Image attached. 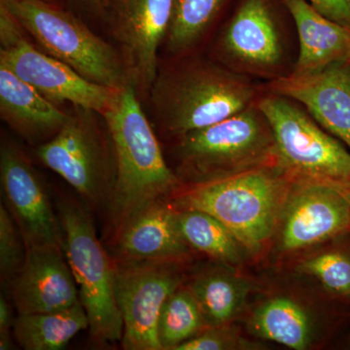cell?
Wrapping results in <instances>:
<instances>
[{"instance_id": "6da1fadb", "label": "cell", "mask_w": 350, "mask_h": 350, "mask_svg": "<svg viewBox=\"0 0 350 350\" xmlns=\"http://www.w3.org/2000/svg\"><path fill=\"white\" fill-rule=\"evenodd\" d=\"M101 116L111 138L116 179L107 213L113 238L135 216L180 186L163 158L155 133L140 107L133 82L120 88Z\"/></svg>"}, {"instance_id": "7a4b0ae2", "label": "cell", "mask_w": 350, "mask_h": 350, "mask_svg": "<svg viewBox=\"0 0 350 350\" xmlns=\"http://www.w3.org/2000/svg\"><path fill=\"white\" fill-rule=\"evenodd\" d=\"M295 179L275 163L194 182L170 198L174 209H197L220 221L250 253L258 252L278 229Z\"/></svg>"}, {"instance_id": "3957f363", "label": "cell", "mask_w": 350, "mask_h": 350, "mask_svg": "<svg viewBox=\"0 0 350 350\" xmlns=\"http://www.w3.org/2000/svg\"><path fill=\"white\" fill-rule=\"evenodd\" d=\"M151 93L163 130L180 137L243 111L255 94L243 78L209 64L157 75Z\"/></svg>"}, {"instance_id": "277c9868", "label": "cell", "mask_w": 350, "mask_h": 350, "mask_svg": "<svg viewBox=\"0 0 350 350\" xmlns=\"http://www.w3.org/2000/svg\"><path fill=\"white\" fill-rule=\"evenodd\" d=\"M57 211L92 340L100 347L121 342L124 326L115 297V261L96 237L90 207L66 197L59 200Z\"/></svg>"}, {"instance_id": "5b68a950", "label": "cell", "mask_w": 350, "mask_h": 350, "mask_svg": "<svg viewBox=\"0 0 350 350\" xmlns=\"http://www.w3.org/2000/svg\"><path fill=\"white\" fill-rule=\"evenodd\" d=\"M44 52L89 81L120 89L131 82L118 52L86 25L47 0H0Z\"/></svg>"}, {"instance_id": "8992f818", "label": "cell", "mask_w": 350, "mask_h": 350, "mask_svg": "<svg viewBox=\"0 0 350 350\" xmlns=\"http://www.w3.org/2000/svg\"><path fill=\"white\" fill-rule=\"evenodd\" d=\"M182 167L193 182L211 180L275 163L273 131L259 107L181 137Z\"/></svg>"}, {"instance_id": "52a82bcc", "label": "cell", "mask_w": 350, "mask_h": 350, "mask_svg": "<svg viewBox=\"0 0 350 350\" xmlns=\"http://www.w3.org/2000/svg\"><path fill=\"white\" fill-rule=\"evenodd\" d=\"M56 135L38 145L36 155L71 186L88 206L108 209L116 179L109 133L93 110L75 107Z\"/></svg>"}, {"instance_id": "ba28073f", "label": "cell", "mask_w": 350, "mask_h": 350, "mask_svg": "<svg viewBox=\"0 0 350 350\" xmlns=\"http://www.w3.org/2000/svg\"><path fill=\"white\" fill-rule=\"evenodd\" d=\"M268 120L275 165L295 180L350 183V153L285 96H269L257 105Z\"/></svg>"}, {"instance_id": "9c48e42d", "label": "cell", "mask_w": 350, "mask_h": 350, "mask_svg": "<svg viewBox=\"0 0 350 350\" xmlns=\"http://www.w3.org/2000/svg\"><path fill=\"white\" fill-rule=\"evenodd\" d=\"M24 32L12 16L0 7V66L55 105L66 101L100 115L109 109L118 89L89 81L68 64L36 49Z\"/></svg>"}, {"instance_id": "30bf717a", "label": "cell", "mask_w": 350, "mask_h": 350, "mask_svg": "<svg viewBox=\"0 0 350 350\" xmlns=\"http://www.w3.org/2000/svg\"><path fill=\"white\" fill-rule=\"evenodd\" d=\"M183 285L179 262L115 261V297L123 319L122 347L162 350L158 319L165 301Z\"/></svg>"}, {"instance_id": "8fae6325", "label": "cell", "mask_w": 350, "mask_h": 350, "mask_svg": "<svg viewBox=\"0 0 350 350\" xmlns=\"http://www.w3.org/2000/svg\"><path fill=\"white\" fill-rule=\"evenodd\" d=\"M0 179L5 206L27 250L46 245L64 247L63 228L40 176L19 145L7 138L0 147Z\"/></svg>"}, {"instance_id": "7c38bea8", "label": "cell", "mask_w": 350, "mask_h": 350, "mask_svg": "<svg viewBox=\"0 0 350 350\" xmlns=\"http://www.w3.org/2000/svg\"><path fill=\"white\" fill-rule=\"evenodd\" d=\"M349 228L350 202L340 184L295 180L280 217V250H306Z\"/></svg>"}, {"instance_id": "4fadbf2b", "label": "cell", "mask_w": 350, "mask_h": 350, "mask_svg": "<svg viewBox=\"0 0 350 350\" xmlns=\"http://www.w3.org/2000/svg\"><path fill=\"white\" fill-rule=\"evenodd\" d=\"M175 3L176 0H118L115 5L114 36L135 87L147 90L155 82L157 53L169 31Z\"/></svg>"}, {"instance_id": "5bb4252c", "label": "cell", "mask_w": 350, "mask_h": 350, "mask_svg": "<svg viewBox=\"0 0 350 350\" xmlns=\"http://www.w3.org/2000/svg\"><path fill=\"white\" fill-rule=\"evenodd\" d=\"M62 246L27 250L20 273L8 285L18 314L51 312L79 303V290Z\"/></svg>"}, {"instance_id": "9a60e30c", "label": "cell", "mask_w": 350, "mask_h": 350, "mask_svg": "<svg viewBox=\"0 0 350 350\" xmlns=\"http://www.w3.org/2000/svg\"><path fill=\"white\" fill-rule=\"evenodd\" d=\"M271 90L301 103L322 128L350 149V62L310 75L278 78Z\"/></svg>"}, {"instance_id": "2e32d148", "label": "cell", "mask_w": 350, "mask_h": 350, "mask_svg": "<svg viewBox=\"0 0 350 350\" xmlns=\"http://www.w3.org/2000/svg\"><path fill=\"white\" fill-rule=\"evenodd\" d=\"M114 239L119 260L125 261L182 262L191 252L177 230L169 200L145 208Z\"/></svg>"}, {"instance_id": "e0dca14e", "label": "cell", "mask_w": 350, "mask_h": 350, "mask_svg": "<svg viewBox=\"0 0 350 350\" xmlns=\"http://www.w3.org/2000/svg\"><path fill=\"white\" fill-rule=\"evenodd\" d=\"M283 2L295 21L300 41L293 75H310L350 62V27L322 15L308 0Z\"/></svg>"}, {"instance_id": "ac0fdd59", "label": "cell", "mask_w": 350, "mask_h": 350, "mask_svg": "<svg viewBox=\"0 0 350 350\" xmlns=\"http://www.w3.org/2000/svg\"><path fill=\"white\" fill-rule=\"evenodd\" d=\"M0 115L21 137L31 144H42L63 126L68 113L62 111L36 88L0 66Z\"/></svg>"}, {"instance_id": "d6986e66", "label": "cell", "mask_w": 350, "mask_h": 350, "mask_svg": "<svg viewBox=\"0 0 350 350\" xmlns=\"http://www.w3.org/2000/svg\"><path fill=\"white\" fill-rule=\"evenodd\" d=\"M223 47L237 61L255 68H269L280 61L282 46L265 0L241 4L226 29Z\"/></svg>"}, {"instance_id": "ffe728a7", "label": "cell", "mask_w": 350, "mask_h": 350, "mask_svg": "<svg viewBox=\"0 0 350 350\" xmlns=\"http://www.w3.org/2000/svg\"><path fill=\"white\" fill-rule=\"evenodd\" d=\"M248 327L253 336L289 349H310L315 340L312 314L289 296L271 297L251 313Z\"/></svg>"}, {"instance_id": "44dd1931", "label": "cell", "mask_w": 350, "mask_h": 350, "mask_svg": "<svg viewBox=\"0 0 350 350\" xmlns=\"http://www.w3.org/2000/svg\"><path fill=\"white\" fill-rule=\"evenodd\" d=\"M86 329H89V319L79 301L57 312L18 314L13 337L25 350H61Z\"/></svg>"}, {"instance_id": "7402d4cb", "label": "cell", "mask_w": 350, "mask_h": 350, "mask_svg": "<svg viewBox=\"0 0 350 350\" xmlns=\"http://www.w3.org/2000/svg\"><path fill=\"white\" fill-rule=\"evenodd\" d=\"M188 286L207 327L231 323L243 312L252 289L246 278L222 269L206 271Z\"/></svg>"}, {"instance_id": "603a6c76", "label": "cell", "mask_w": 350, "mask_h": 350, "mask_svg": "<svg viewBox=\"0 0 350 350\" xmlns=\"http://www.w3.org/2000/svg\"><path fill=\"white\" fill-rule=\"evenodd\" d=\"M175 223L191 250L200 251L221 262L239 265L248 250L224 224L197 209H175Z\"/></svg>"}, {"instance_id": "cb8c5ba5", "label": "cell", "mask_w": 350, "mask_h": 350, "mask_svg": "<svg viewBox=\"0 0 350 350\" xmlns=\"http://www.w3.org/2000/svg\"><path fill=\"white\" fill-rule=\"evenodd\" d=\"M206 327L190 288L181 285L165 301L159 317L157 332L161 347L176 350Z\"/></svg>"}, {"instance_id": "d4e9b609", "label": "cell", "mask_w": 350, "mask_h": 350, "mask_svg": "<svg viewBox=\"0 0 350 350\" xmlns=\"http://www.w3.org/2000/svg\"><path fill=\"white\" fill-rule=\"evenodd\" d=\"M225 0H176L167 31V47L177 53L188 49L202 36Z\"/></svg>"}, {"instance_id": "484cf974", "label": "cell", "mask_w": 350, "mask_h": 350, "mask_svg": "<svg viewBox=\"0 0 350 350\" xmlns=\"http://www.w3.org/2000/svg\"><path fill=\"white\" fill-rule=\"evenodd\" d=\"M299 269L312 276L329 291L350 295V257L340 251H325L306 258Z\"/></svg>"}, {"instance_id": "4316f807", "label": "cell", "mask_w": 350, "mask_h": 350, "mask_svg": "<svg viewBox=\"0 0 350 350\" xmlns=\"http://www.w3.org/2000/svg\"><path fill=\"white\" fill-rule=\"evenodd\" d=\"M27 257V246L6 206H0V273L6 286L20 273Z\"/></svg>"}, {"instance_id": "83f0119b", "label": "cell", "mask_w": 350, "mask_h": 350, "mask_svg": "<svg viewBox=\"0 0 350 350\" xmlns=\"http://www.w3.org/2000/svg\"><path fill=\"white\" fill-rule=\"evenodd\" d=\"M253 347L239 336L231 323L206 327L197 336L179 345L176 350H232Z\"/></svg>"}, {"instance_id": "f1b7e54d", "label": "cell", "mask_w": 350, "mask_h": 350, "mask_svg": "<svg viewBox=\"0 0 350 350\" xmlns=\"http://www.w3.org/2000/svg\"><path fill=\"white\" fill-rule=\"evenodd\" d=\"M322 15L350 27V0H308Z\"/></svg>"}, {"instance_id": "f546056e", "label": "cell", "mask_w": 350, "mask_h": 350, "mask_svg": "<svg viewBox=\"0 0 350 350\" xmlns=\"http://www.w3.org/2000/svg\"><path fill=\"white\" fill-rule=\"evenodd\" d=\"M16 317H13L12 306L3 293L0 296V349H14L13 326Z\"/></svg>"}, {"instance_id": "4dcf8cb0", "label": "cell", "mask_w": 350, "mask_h": 350, "mask_svg": "<svg viewBox=\"0 0 350 350\" xmlns=\"http://www.w3.org/2000/svg\"><path fill=\"white\" fill-rule=\"evenodd\" d=\"M79 5L91 12L100 14L103 11L101 0H75Z\"/></svg>"}, {"instance_id": "1f68e13d", "label": "cell", "mask_w": 350, "mask_h": 350, "mask_svg": "<svg viewBox=\"0 0 350 350\" xmlns=\"http://www.w3.org/2000/svg\"><path fill=\"white\" fill-rule=\"evenodd\" d=\"M340 186L344 190L345 194L347 195V199H349L350 202V183L340 184Z\"/></svg>"}, {"instance_id": "d6a6232c", "label": "cell", "mask_w": 350, "mask_h": 350, "mask_svg": "<svg viewBox=\"0 0 350 350\" xmlns=\"http://www.w3.org/2000/svg\"><path fill=\"white\" fill-rule=\"evenodd\" d=\"M47 1H51V0H47Z\"/></svg>"}, {"instance_id": "836d02e7", "label": "cell", "mask_w": 350, "mask_h": 350, "mask_svg": "<svg viewBox=\"0 0 350 350\" xmlns=\"http://www.w3.org/2000/svg\"><path fill=\"white\" fill-rule=\"evenodd\" d=\"M349 347H350V345H349Z\"/></svg>"}]
</instances>
